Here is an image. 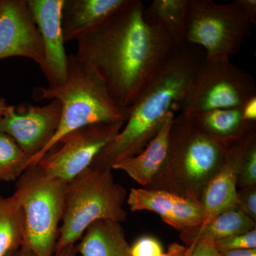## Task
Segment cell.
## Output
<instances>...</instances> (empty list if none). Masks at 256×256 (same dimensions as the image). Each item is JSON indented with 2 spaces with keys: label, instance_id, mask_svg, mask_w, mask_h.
Listing matches in <instances>:
<instances>
[{
  "label": "cell",
  "instance_id": "cell-1",
  "mask_svg": "<svg viewBox=\"0 0 256 256\" xmlns=\"http://www.w3.org/2000/svg\"><path fill=\"white\" fill-rule=\"evenodd\" d=\"M77 42V60L98 75L110 97L124 108L132 105L175 47L148 18L141 0H128Z\"/></svg>",
  "mask_w": 256,
  "mask_h": 256
},
{
  "label": "cell",
  "instance_id": "cell-2",
  "mask_svg": "<svg viewBox=\"0 0 256 256\" xmlns=\"http://www.w3.org/2000/svg\"><path fill=\"white\" fill-rule=\"evenodd\" d=\"M204 50L194 45L175 46L166 63L130 107L129 116L114 140L90 166L112 170L124 158L137 156L156 136L166 116L181 112Z\"/></svg>",
  "mask_w": 256,
  "mask_h": 256
},
{
  "label": "cell",
  "instance_id": "cell-3",
  "mask_svg": "<svg viewBox=\"0 0 256 256\" xmlns=\"http://www.w3.org/2000/svg\"><path fill=\"white\" fill-rule=\"evenodd\" d=\"M225 152L226 144L210 136L195 116L180 114L172 122L164 166L149 190L172 192L200 203Z\"/></svg>",
  "mask_w": 256,
  "mask_h": 256
},
{
  "label": "cell",
  "instance_id": "cell-4",
  "mask_svg": "<svg viewBox=\"0 0 256 256\" xmlns=\"http://www.w3.org/2000/svg\"><path fill=\"white\" fill-rule=\"evenodd\" d=\"M35 100H57L62 105L60 126L50 142L40 154L32 158L34 166L42 156L64 136L88 126L124 122L130 108L116 104L109 95L97 74L79 62L75 54L68 55L66 80L58 86H38L32 92Z\"/></svg>",
  "mask_w": 256,
  "mask_h": 256
},
{
  "label": "cell",
  "instance_id": "cell-5",
  "mask_svg": "<svg viewBox=\"0 0 256 256\" xmlns=\"http://www.w3.org/2000/svg\"><path fill=\"white\" fill-rule=\"evenodd\" d=\"M127 196L126 188L114 181L112 170L89 166L67 182L56 252L76 244L97 220L126 222L128 213L124 204Z\"/></svg>",
  "mask_w": 256,
  "mask_h": 256
},
{
  "label": "cell",
  "instance_id": "cell-6",
  "mask_svg": "<svg viewBox=\"0 0 256 256\" xmlns=\"http://www.w3.org/2000/svg\"><path fill=\"white\" fill-rule=\"evenodd\" d=\"M66 182L38 165L18 178L13 196L22 208L25 236L22 245L37 256H54L65 208Z\"/></svg>",
  "mask_w": 256,
  "mask_h": 256
},
{
  "label": "cell",
  "instance_id": "cell-7",
  "mask_svg": "<svg viewBox=\"0 0 256 256\" xmlns=\"http://www.w3.org/2000/svg\"><path fill=\"white\" fill-rule=\"evenodd\" d=\"M252 26L236 0L226 4L188 0L184 42L202 48L206 57L236 55Z\"/></svg>",
  "mask_w": 256,
  "mask_h": 256
},
{
  "label": "cell",
  "instance_id": "cell-8",
  "mask_svg": "<svg viewBox=\"0 0 256 256\" xmlns=\"http://www.w3.org/2000/svg\"><path fill=\"white\" fill-rule=\"evenodd\" d=\"M255 96L256 80L252 74L228 57L205 56L180 114L195 116L214 109L242 108Z\"/></svg>",
  "mask_w": 256,
  "mask_h": 256
},
{
  "label": "cell",
  "instance_id": "cell-9",
  "mask_svg": "<svg viewBox=\"0 0 256 256\" xmlns=\"http://www.w3.org/2000/svg\"><path fill=\"white\" fill-rule=\"evenodd\" d=\"M124 124H92L68 133L36 165L48 174L67 182L92 165L97 154L114 140Z\"/></svg>",
  "mask_w": 256,
  "mask_h": 256
},
{
  "label": "cell",
  "instance_id": "cell-10",
  "mask_svg": "<svg viewBox=\"0 0 256 256\" xmlns=\"http://www.w3.org/2000/svg\"><path fill=\"white\" fill-rule=\"evenodd\" d=\"M60 114L62 105L55 99L44 106L9 105L0 124V132L12 138L32 159L45 149L54 136Z\"/></svg>",
  "mask_w": 256,
  "mask_h": 256
},
{
  "label": "cell",
  "instance_id": "cell-11",
  "mask_svg": "<svg viewBox=\"0 0 256 256\" xmlns=\"http://www.w3.org/2000/svg\"><path fill=\"white\" fill-rule=\"evenodd\" d=\"M15 56L33 60L44 72L42 36L26 0H0V60Z\"/></svg>",
  "mask_w": 256,
  "mask_h": 256
},
{
  "label": "cell",
  "instance_id": "cell-12",
  "mask_svg": "<svg viewBox=\"0 0 256 256\" xmlns=\"http://www.w3.org/2000/svg\"><path fill=\"white\" fill-rule=\"evenodd\" d=\"M256 139V128L226 144L220 169L204 190L200 203L208 222L225 210L237 207V182L247 148Z\"/></svg>",
  "mask_w": 256,
  "mask_h": 256
},
{
  "label": "cell",
  "instance_id": "cell-13",
  "mask_svg": "<svg viewBox=\"0 0 256 256\" xmlns=\"http://www.w3.org/2000/svg\"><path fill=\"white\" fill-rule=\"evenodd\" d=\"M64 0H26L41 34L48 86H58L68 76V58L60 23Z\"/></svg>",
  "mask_w": 256,
  "mask_h": 256
},
{
  "label": "cell",
  "instance_id": "cell-14",
  "mask_svg": "<svg viewBox=\"0 0 256 256\" xmlns=\"http://www.w3.org/2000/svg\"><path fill=\"white\" fill-rule=\"evenodd\" d=\"M126 200L132 212H154L180 233L204 220V210L200 203L164 190L132 188Z\"/></svg>",
  "mask_w": 256,
  "mask_h": 256
},
{
  "label": "cell",
  "instance_id": "cell-15",
  "mask_svg": "<svg viewBox=\"0 0 256 256\" xmlns=\"http://www.w3.org/2000/svg\"><path fill=\"white\" fill-rule=\"evenodd\" d=\"M128 2V0H64L60 23L64 42L77 41Z\"/></svg>",
  "mask_w": 256,
  "mask_h": 256
},
{
  "label": "cell",
  "instance_id": "cell-16",
  "mask_svg": "<svg viewBox=\"0 0 256 256\" xmlns=\"http://www.w3.org/2000/svg\"><path fill=\"white\" fill-rule=\"evenodd\" d=\"M174 114L166 116L158 133L137 156L114 163L112 170H122L142 188H149L160 174L168 156L170 128Z\"/></svg>",
  "mask_w": 256,
  "mask_h": 256
},
{
  "label": "cell",
  "instance_id": "cell-17",
  "mask_svg": "<svg viewBox=\"0 0 256 256\" xmlns=\"http://www.w3.org/2000/svg\"><path fill=\"white\" fill-rule=\"evenodd\" d=\"M76 246L82 256H132L124 228L114 220L92 223Z\"/></svg>",
  "mask_w": 256,
  "mask_h": 256
},
{
  "label": "cell",
  "instance_id": "cell-18",
  "mask_svg": "<svg viewBox=\"0 0 256 256\" xmlns=\"http://www.w3.org/2000/svg\"><path fill=\"white\" fill-rule=\"evenodd\" d=\"M256 222L238 207H234L198 226L180 232V238L186 247L192 246L202 240L215 242L254 230L256 228Z\"/></svg>",
  "mask_w": 256,
  "mask_h": 256
},
{
  "label": "cell",
  "instance_id": "cell-19",
  "mask_svg": "<svg viewBox=\"0 0 256 256\" xmlns=\"http://www.w3.org/2000/svg\"><path fill=\"white\" fill-rule=\"evenodd\" d=\"M195 118L210 136L224 144L256 128V122H247L242 119V108L214 109L201 112Z\"/></svg>",
  "mask_w": 256,
  "mask_h": 256
},
{
  "label": "cell",
  "instance_id": "cell-20",
  "mask_svg": "<svg viewBox=\"0 0 256 256\" xmlns=\"http://www.w3.org/2000/svg\"><path fill=\"white\" fill-rule=\"evenodd\" d=\"M188 0H154L146 8L148 18L162 28L175 46L184 44Z\"/></svg>",
  "mask_w": 256,
  "mask_h": 256
},
{
  "label": "cell",
  "instance_id": "cell-21",
  "mask_svg": "<svg viewBox=\"0 0 256 256\" xmlns=\"http://www.w3.org/2000/svg\"><path fill=\"white\" fill-rule=\"evenodd\" d=\"M25 217L14 196L0 194V256H6L22 246Z\"/></svg>",
  "mask_w": 256,
  "mask_h": 256
},
{
  "label": "cell",
  "instance_id": "cell-22",
  "mask_svg": "<svg viewBox=\"0 0 256 256\" xmlns=\"http://www.w3.org/2000/svg\"><path fill=\"white\" fill-rule=\"evenodd\" d=\"M32 156L8 134L0 132V182H12L30 168Z\"/></svg>",
  "mask_w": 256,
  "mask_h": 256
},
{
  "label": "cell",
  "instance_id": "cell-23",
  "mask_svg": "<svg viewBox=\"0 0 256 256\" xmlns=\"http://www.w3.org/2000/svg\"><path fill=\"white\" fill-rule=\"evenodd\" d=\"M237 188H256V139L249 144L242 160Z\"/></svg>",
  "mask_w": 256,
  "mask_h": 256
},
{
  "label": "cell",
  "instance_id": "cell-24",
  "mask_svg": "<svg viewBox=\"0 0 256 256\" xmlns=\"http://www.w3.org/2000/svg\"><path fill=\"white\" fill-rule=\"evenodd\" d=\"M218 252L240 249H256V228L246 233L236 234L214 242Z\"/></svg>",
  "mask_w": 256,
  "mask_h": 256
},
{
  "label": "cell",
  "instance_id": "cell-25",
  "mask_svg": "<svg viewBox=\"0 0 256 256\" xmlns=\"http://www.w3.org/2000/svg\"><path fill=\"white\" fill-rule=\"evenodd\" d=\"M132 256H161L164 254L161 242L156 237L144 236L130 246Z\"/></svg>",
  "mask_w": 256,
  "mask_h": 256
},
{
  "label": "cell",
  "instance_id": "cell-26",
  "mask_svg": "<svg viewBox=\"0 0 256 256\" xmlns=\"http://www.w3.org/2000/svg\"><path fill=\"white\" fill-rule=\"evenodd\" d=\"M237 207L249 218L256 222V188L238 190Z\"/></svg>",
  "mask_w": 256,
  "mask_h": 256
},
{
  "label": "cell",
  "instance_id": "cell-27",
  "mask_svg": "<svg viewBox=\"0 0 256 256\" xmlns=\"http://www.w3.org/2000/svg\"><path fill=\"white\" fill-rule=\"evenodd\" d=\"M188 248V256H220V252L216 248L214 242L202 240Z\"/></svg>",
  "mask_w": 256,
  "mask_h": 256
},
{
  "label": "cell",
  "instance_id": "cell-28",
  "mask_svg": "<svg viewBox=\"0 0 256 256\" xmlns=\"http://www.w3.org/2000/svg\"><path fill=\"white\" fill-rule=\"evenodd\" d=\"M76 244L68 246L55 252L54 256H77L78 255ZM12 256H37L33 252L25 246H22L18 250L13 252Z\"/></svg>",
  "mask_w": 256,
  "mask_h": 256
},
{
  "label": "cell",
  "instance_id": "cell-29",
  "mask_svg": "<svg viewBox=\"0 0 256 256\" xmlns=\"http://www.w3.org/2000/svg\"><path fill=\"white\" fill-rule=\"evenodd\" d=\"M244 14L250 20L252 26H256V0H236Z\"/></svg>",
  "mask_w": 256,
  "mask_h": 256
},
{
  "label": "cell",
  "instance_id": "cell-30",
  "mask_svg": "<svg viewBox=\"0 0 256 256\" xmlns=\"http://www.w3.org/2000/svg\"><path fill=\"white\" fill-rule=\"evenodd\" d=\"M242 119L247 122H256V96L247 101L242 107Z\"/></svg>",
  "mask_w": 256,
  "mask_h": 256
},
{
  "label": "cell",
  "instance_id": "cell-31",
  "mask_svg": "<svg viewBox=\"0 0 256 256\" xmlns=\"http://www.w3.org/2000/svg\"><path fill=\"white\" fill-rule=\"evenodd\" d=\"M186 250V246L180 245L178 242H173L169 246L168 252H164L161 256H188Z\"/></svg>",
  "mask_w": 256,
  "mask_h": 256
},
{
  "label": "cell",
  "instance_id": "cell-32",
  "mask_svg": "<svg viewBox=\"0 0 256 256\" xmlns=\"http://www.w3.org/2000/svg\"><path fill=\"white\" fill-rule=\"evenodd\" d=\"M220 256H256V249H240L220 252Z\"/></svg>",
  "mask_w": 256,
  "mask_h": 256
},
{
  "label": "cell",
  "instance_id": "cell-33",
  "mask_svg": "<svg viewBox=\"0 0 256 256\" xmlns=\"http://www.w3.org/2000/svg\"><path fill=\"white\" fill-rule=\"evenodd\" d=\"M8 106L9 105L6 104V100L4 98H0V124H1L2 120Z\"/></svg>",
  "mask_w": 256,
  "mask_h": 256
},
{
  "label": "cell",
  "instance_id": "cell-34",
  "mask_svg": "<svg viewBox=\"0 0 256 256\" xmlns=\"http://www.w3.org/2000/svg\"><path fill=\"white\" fill-rule=\"evenodd\" d=\"M12 254H13V252H12ZM12 254H9V255H8L6 256H12Z\"/></svg>",
  "mask_w": 256,
  "mask_h": 256
}]
</instances>
